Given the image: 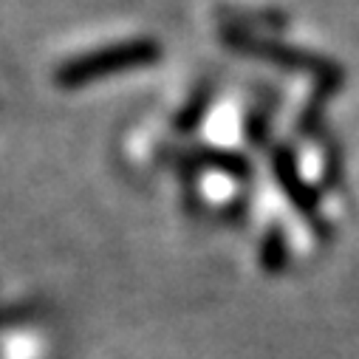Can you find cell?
<instances>
[{
	"label": "cell",
	"mask_w": 359,
	"mask_h": 359,
	"mask_svg": "<svg viewBox=\"0 0 359 359\" xmlns=\"http://www.w3.org/2000/svg\"><path fill=\"white\" fill-rule=\"evenodd\" d=\"M286 263H289V238L280 224H272L260 241V266H263V272L275 275Z\"/></svg>",
	"instance_id": "5"
},
{
	"label": "cell",
	"mask_w": 359,
	"mask_h": 359,
	"mask_svg": "<svg viewBox=\"0 0 359 359\" xmlns=\"http://www.w3.org/2000/svg\"><path fill=\"white\" fill-rule=\"evenodd\" d=\"M272 167H275V178H278V184H280L283 196L294 204V210L303 215V221L314 229L317 238H328V221L323 218L320 196H317V190L306 182V178L300 175L292 150L278 147V150L272 153Z\"/></svg>",
	"instance_id": "3"
},
{
	"label": "cell",
	"mask_w": 359,
	"mask_h": 359,
	"mask_svg": "<svg viewBox=\"0 0 359 359\" xmlns=\"http://www.w3.org/2000/svg\"><path fill=\"white\" fill-rule=\"evenodd\" d=\"M193 161L198 167H210V170H218V172H226L232 178H246L252 172L249 161L235 153V150H218V147H204L193 156Z\"/></svg>",
	"instance_id": "4"
},
{
	"label": "cell",
	"mask_w": 359,
	"mask_h": 359,
	"mask_svg": "<svg viewBox=\"0 0 359 359\" xmlns=\"http://www.w3.org/2000/svg\"><path fill=\"white\" fill-rule=\"evenodd\" d=\"M161 60V46L153 37H130L119 43H108L102 48L76 54L65 62L57 65L54 71V85L60 88H82L100 79H108L122 71L144 68Z\"/></svg>",
	"instance_id": "1"
},
{
	"label": "cell",
	"mask_w": 359,
	"mask_h": 359,
	"mask_svg": "<svg viewBox=\"0 0 359 359\" xmlns=\"http://www.w3.org/2000/svg\"><path fill=\"white\" fill-rule=\"evenodd\" d=\"M221 40L226 46H232L235 51H241V54L266 60V62L280 65V68L303 71V74L314 76L323 88H337L342 82V68L334 60L320 57L314 51H303V48L286 46V43H275V40H263V37L249 34L246 29H224L221 32Z\"/></svg>",
	"instance_id": "2"
},
{
	"label": "cell",
	"mask_w": 359,
	"mask_h": 359,
	"mask_svg": "<svg viewBox=\"0 0 359 359\" xmlns=\"http://www.w3.org/2000/svg\"><path fill=\"white\" fill-rule=\"evenodd\" d=\"M210 105H212V88H210V85H204V88H198V91H196V94L182 105V111L175 114L172 128H175L178 133H193V130L204 122V116H207Z\"/></svg>",
	"instance_id": "6"
}]
</instances>
